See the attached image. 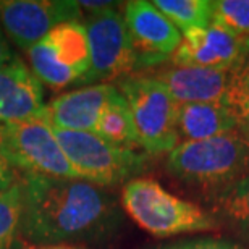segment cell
Here are the masks:
<instances>
[{"instance_id":"obj_1","label":"cell","mask_w":249,"mask_h":249,"mask_svg":"<svg viewBox=\"0 0 249 249\" xmlns=\"http://www.w3.org/2000/svg\"><path fill=\"white\" fill-rule=\"evenodd\" d=\"M21 236L34 246H73L107 235L117 207L101 186L83 180L21 175Z\"/></svg>"},{"instance_id":"obj_2","label":"cell","mask_w":249,"mask_h":249,"mask_svg":"<svg viewBox=\"0 0 249 249\" xmlns=\"http://www.w3.org/2000/svg\"><path fill=\"white\" fill-rule=\"evenodd\" d=\"M167 168L181 181L222 189L249 175V139L236 129L202 141H183L168 154Z\"/></svg>"},{"instance_id":"obj_3","label":"cell","mask_w":249,"mask_h":249,"mask_svg":"<svg viewBox=\"0 0 249 249\" xmlns=\"http://www.w3.org/2000/svg\"><path fill=\"white\" fill-rule=\"evenodd\" d=\"M122 204L128 215L142 230L157 238L211 231L217 228L215 218L201 207L173 196L162 185L149 178H133L124 183Z\"/></svg>"},{"instance_id":"obj_4","label":"cell","mask_w":249,"mask_h":249,"mask_svg":"<svg viewBox=\"0 0 249 249\" xmlns=\"http://www.w3.org/2000/svg\"><path fill=\"white\" fill-rule=\"evenodd\" d=\"M118 91L126 99L139 147L147 154H170L178 146V104L157 76H124Z\"/></svg>"},{"instance_id":"obj_5","label":"cell","mask_w":249,"mask_h":249,"mask_svg":"<svg viewBox=\"0 0 249 249\" xmlns=\"http://www.w3.org/2000/svg\"><path fill=\"white\" fill-rule=\"evenodd\" d=\"M65 156L71 163L79 180L96 186H112L133 180L142 172L147 156L131 149L118 147L96 133L53 129Z\"/></svg>"},{"instance_id":"obj_6","label":"cell","mask_w":249,"mask_h":249,"mask_svg":"<svg viewBox=\"0 0 249 249\" xmlns=\"http://www.w3.org/2000/svg\"><path fill=\"white\" fill-rule=\"evenodd\" d=\"M0 154L21 175L79 180L53 128L42 120L0 124Z\"/></svg>"},{"instance_id":"obj_7","label":"cell","mask_w":249,"mask_h":249,"mask_svg":"<svg viewBox=\"0 0 249 249\" xmlns=\"http://www.w3.org/2000/svg\"><path fill=\"white\" fill-rule=\"evenodd\" d=\"M29 68L44 86L65 89L81 84L91 68L86 26L68 21L53 28L28 51Z\"/></svg>"},{"instance_id":"obj_8","label":"cell","mask_w":249,"mask_h":249,"mask_svg":"<svg viewBox=\"0 0 249 249\" xmlns=\"http://www.w3.org/2000/svg\"><path fill=\"white\" fill-rule=\"evenodd\" d=\"M115 5L92 13L84 23L91 52V68L83 79L81 88L99 83L108 84V81L122 79L139 67L138 49L124 17Z\"/></svg>"},{"instance_id":"obj_9","label":"cell","mask_w":249,"mask_h":249,"mask_svg":"<svg viewBox=\"0 0 249 249\" xmlns=\"http://www.w3.org/2000/svg\"><path fill=\"white\" fill-rule=\"evenodd\" d=\"M83 10L70 0H5L0 2V26L23 51H29L53 28L79 21Z\"/></svg>"},{"instance_id":"obj_10","label":"cell","mask_w":249,"mask_h":249,"mask_svg":"<svg viewBox=\"0 0 249 249\" xmlns=\"http://www.w3.org/2000/svg\"><path fill=\"white\" fill-rule=\"evenodd\" d=\"M248 51L249 37L236 36L220 24L211 23L209 28L191 29L183 34L172 60L181 68L230 71Z\"/></svg>"},{"instance_id":"obj_11","label":"cell","mask_w":249,"mask_h":249,"mask_svg":"<svg viewBox=\"0 0 249 249\" xmlns=\"http://www.w3.org/2000/svg\"><path fill=\"white\" fill-rule=\"evenodd\" d=\"M123 17L138 49L139 67L163 60L180 47L183 41L180 29L152 2H126Z\"/></svg>"},{"instance_id":"obj_12","label":"cell","mask_w":249,"mask_h":249,"mask_svg":"<svg viewBox=\"0 0 249 249\" xmlns=\"http://www.w3.org/2000/svg\"><path fill=\"white\" fill-rule=\"evenodd\" d=\"M46 101L44 84L19 58L0 67V124L41 120Z\"/></svg>"},{"instance_id":"obj_13","label":"cell","mask_w":249,"mask_h":249,"mask_svg":"<svg viewBox=\"0 0 249 249\" xmlns=\"http://www.w3.org/2000/svg\"><path fill=\"white\" fill-rule=\"evenodd\" d=\"M115 89L113 84H92L62 94L46 104L41 120L53 129L94 133L99 115Z\"/></svg>"},{"instance_id":"obj_14","label":"cell","mask_w":249,"mask_h":249,"mask_svg":"<svg viewBox=\"0 0 249 249\" xmlns=\"http://www.w3.org/2000/svg\"><path fill=\"white\" fill-rule=\"evenodd\" d=\"M157 78L177 104L225 102L230 84V71L206 68L175 67L165 70Z\"/></svg>"},{"instance_id":"obj_15","label":"cell","mask_w":249,"mask_h":249,"mask_svg":"<svg viewBox=\"0 0 249 249\" xmlns=\"http://www.w3.org/2000/svg\"><path fill=\"white\" fill-rule=\"evenodd\" d=\"M178 134L186 141H202L236 131V120L227 102L178 104Z\"/></svg>"},{"instance_id":"obj_16","label":"cell","mask_w":249,"mask_h":249,"mask_svg":"<svg viewBox=\"0 0 249 249\" xmlns=\"http://www.w3.org/2000/svg\"><path fill=\"white\" fill-rule=\"evenodd\" d=\"M94 133L102 139H106V141L123 149L134 151V147L139 146L131 110H129L126 99L118 91V88L112 94V97L108 99L101 115H99Z\"/></svg>"},{"instance_id":"obj_17","label":"cell","mask_w":249,"mask_h":249,"mask_svg":"<svg viewBox=\"0 0 249 249\" xmlns=\"http://www.w3.org/2000/svg\"><path fill=\"white\" fill-rule=\"evenodd\" d=\"M183 34L191 29L209 28L213 17V2L209 0H156L152 2Z\"/></svg>"},{"instance_id":"obj_18","label":"cell","mask_w":249,"mask_h":249,"mask_svg":"<svg viewBox=\"0 0 249 249\" xmlns=\"http://www.w3.org/2000/svg\"><path fill=\"white\" fill-rule=\"evenodd\" d=\"M225 102L235 115L238 131L249 139V51L230 70Z\"/></svg>"},{"instance_id":"obj_19","label":"cell","mask_w":249,"mask_h":249,"mask_svg":"<svg viewBox=\"0 0 249 249\" xmlns=\"http://www.w3.org/2000/svg\"><path fill=\"white\" fill-rule=\"evenodd\" d=\"M21 238V181L0 191V249H15Z\"/></svg>"},{"instance_id":"obj_20","label":"cell","mask_w":249,"mask_h":249,"mask_svg":"<svg viewBox=\"0 0 249 249\" xmlns=\"http://www.w3.org/2000/svg\"><path fill=\"white\" fill-rule=\"evenodd\" d=\"M215 204L223 215L249 233V175L218 189Z\"/></svg>"},{"instance_id":"obj_21","label":"cell","mask_w":249,"mask_h":249,"mask_svg":"<svg viewBox=\"0 0 249 249\" xmlns=\"http://www.w3.org/2000/svg\"><path fill=\"white\" fill-rule=\"evenodd\" d=\"M212 23L227 28L236 36L249 37V0H217L213 2Z\"/></svg>"},{"instance_id":"obj_22","label":"cell","mask_w":249,"mask_h":249,"mask_svg":"<svg viewBox=\"0 0 249 249\" xmlns=\"http://www.w3.org/2000/svg\"><path fill=\"white\" fill-rule=\"evenodd\" d=\"M19 178V173L15 170L7 159L0 154V191L8 186H12Z\"/></svg>"},{"instance_id":"obj_23","label":"cell","mask_w":249,"mask_h":249,"mask_svg":"<svg viewBox=\"0 0 249 249\" xmlns=\"http://www.w3.org/2000/svg\"><path fill=\"white\" fill-rule=\"evenodd\" d=\"M194 249H245L240 245H235L227 240H217V238H201L194 240Z\"/></svg>"},{"instance_id":"obj_24","label":"cell","mask_w":249,"mask_h":249,"mask_svg":"<svg viewBox=\"0 0 249 249\" xmlns=\"http://www.w3.org/2000/svg\"><path fill=\"white\" fill-rule=\"evenodd\" d=\"M13 58V53H12V49L8 46V41L5 37V33L2 26H0V67L5 65L7 62H10Z\"/></svg>"},{"instance_id":"obj_25","label":"cell","mask_w":249,"mask_h":249,"mask_svg":"<svg viewBox=\"0 0 249 249\" xmlns=\"http://www.w3.org/2000/svg\"><path fill=\"white\" fill-rule=\"evenodd\" d=\"M81 10H89L92 13H97V12H102V10H106L108 7H112V5H115L113 2H78Z\"/></svg>"},{"instance_id":"obj_26","label":"cell","mask_w":249,"mask_h":249,"mask_svg":"<svg viewBox=\"0 0 249 249\" xmlns=\"http://www.w3.org/2000/svg\"><path fill=\"white\" fill-rule=\"evenodd\" d=\"M160 249H194V241L175 243V245H168V246H163Z\"/></svg>"},{"instance_id":"obj_27","label":"cell","mask_w":249,"mask_h":249,"mask_svg":"<svg viewBox=\"0 0 249 249\" xmlns=\"http://www.w3.org/2000/svg\"><path fill=\"white\" fill-rule=\"evenodd\" d=\"M31 249H86V248H78V246H36Z\"/></svg>"}]
</instances>
